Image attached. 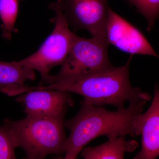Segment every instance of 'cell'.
Returning a JSON list of instances; mask_svg holds the SVG:
<instances>
[{
	"mask_svg": "<svg viewBox=\"0 0 159 159\" xmlns=\"http://www.w3.org/2000/svg\"><path fill=\"white\" fill-rule=\"evenodd\" d=\"M146 102L129 104L125 108L111 111L82 101L77 115L65 122V126L70 131L65 146V157L77 159L86 145L102 136L108 138L139 136V119Z\"/></svg>",
	"mask_w": 159,
	"mask_h": 159,
	"instance_id": "6da1fadb",
	"label": "cell"
},
{
	"mask_svg": "<svg viewBox=\"0 0 159 159\" xmlns=\"http://www.w3.org/2000/svg\"><path fill=\"white\" fill-rule=\"evenodd\" d=\"M133 55L124 66L115 67L77 78L64 80L47 85L31 87L34 90H54L78 94L83 101L91 105H111L117 109L129 104L148 102L152 99L148 93L134 87L129 80V66Z\"/></svg>",
	"mask_w": 159,
	"mask_h": 159,
	"instance_id": "7a4b0ae2",
	"label": "cell"
},
{
	"mask_svg": "<svg viewBox=\"0 0 159 159\" xmlns=\"http://www.w3.org/2000/svg\"><path fill=\"white\" fill-rule=\"evenodd\" d=\"M64 118L27 116L19 120L5 119L3 125L17 148L25 151V159H46L49 155L64 153L67 139Z\"/></svg>",
	"mask_w": 159,
	"mask_h": 159,
	"instance_id": "3957f363",
	"label": "cell"
},
{
	"mask_svg": "<svg viewBox=\"0 0 159 159\" xmlns=\"http://www.w3.org/2000/svg\"><path fill=\"white\" fill-rule=\"evenodd\" d=\"M50 8L56 14L53 31L35 53L18 61L24 66L39 73L41 80L39 86L46 84L51 69L64 62L77 35L69 28L58 2L51 3Z\"/></svg>",
	"mask_w": 159,
	"mask_h": 159,
	"instance_id": "277c9868",
	"label": "cell"
},
{
	"mask_svg": "<svg viewBox=\"0 0 159 159\" xmlns=\"http://www.w3.org/2000/svg\"><path fill=\"white\" fill-rule=\"evenodd\" d=\"M109 45L106 33L89 39L77 35L59 72L51 75L47 84L87 76L112 66L109 58Z\"/></svg>",
	"mask_w": 159,
	"mask_h": 159,
	"instance_id": "5b68a950",
	"label": "cell"
},
{
	"mask_svg": "<svg viewBox=\"0 0 159 159\" xmlns=\"http://www.w3.org/2000/svg\"><path fill=\"white\" fill-rule=\"evenodd\" d=\"M75 31L85 30L92 37L106 33L108 0H57Z\"/></svg>",
	"mask_w": 159,
	"mask_h": 159,
	"instance_id": "8992f818",
	"label": "cell"
},
{
	"mask_svg": "<svg viewBox=\"0 0 159 159\" xmlns=\"http://www.w3.org/2000/svg\"><path fill=\"white\" fill-rule=\"evenodd\" d=\"M106 33L109 44L125 53L159 57L142 31L109 8Z\"/></svg>",
	"mask_w": 159,
	"mask_h": 159,
	"instance_id": "52a82bcc",
	"label": "cell"
},
{
	"mask_svg": "<svg viewBox=\"0 0 159 159\" xmlns=\"http://www.w3.org/2000/svg\"><path fill=\"white\" fill-rule=\"evenodd\" d=\"M16 100L24 106L26 116L45 118L65 116L74 103L70 93L54 90L27 91Z\"/></svg>",
	"mask_w": 159,
	"mask_h": 159,
	"instance_id": "ba28073f",
	"label": "cell"
},
{
	"mask_svg": "<svg viewBox=\"0 0 159 159\" xmlns=\"http://www.w3.org/2000/svg\"><path fill=\"white\" fill-rule=\"evenodd\" d=\"M141 150L133 159H156L159 155V91L157 85L149 107L139 119Z\"/></svg>",
	"mask_w": 159,
	"mask_h": 159,
	"instance_id": "9c48e42d",
	"label": "cell"
},
{
	"mask_svg": "<svg viewBox=\"0 0 159 159\" xmlns=\"http://www.w3.org/2000/svg\"><path fill=\"white\" fill-rule=\"evenodd\" d=\"M35 79L34 71L18 61H0V92L9 96H18L25 83Z\"/></svg>",
	"mask_w": 159,
	"mask_h": 159,
	"instance_id": "30bf717a",
	"label": "cell"
},
{
	"mask_svg": "<svg viewBox=\"0 0 159 159\" xmlns=\"http://www.w3.org/2000/svg\"><path fill=\"white\" fill-rule=\"evenodd\" d=\"M133 139L113 137L103 144L95 147H85L81 151L82 159H125L126 152H133L139 147Z\"/></svg>",
	"mask_w": 159,
	"mask_h": 159,
	"instance_id": "8fae6325",
	"label": "cell"
},
{
	"mask_svg": "<svg viewBox=\"0 0 159 159\" xmlns=\"http://www.w3.org/2000/svg\"><path fill=\"white\" fill-rule=\"evenodd\" d=\"M19 12L18 0H0V18L2 20V36L11 39V34L16 32V22Z\"/></svg>",
	"mask_w": 159,
	"mask_h": 159,
	"instance_id": "7c38bea8",
	"label": "cell"
},
{
	"mask_svg": "<svg viewBox=\"0 0 159 159\" xmlns=\"http://www.w3.org/2000/svg\"><path fill=\"white\" fill-rule=\"evenodd\" d=\"M134 5L146 19L147 31H151L158 18L159 0H137Z\"/></svg>",
	"mask_w": 159,
	"mask_h": 159,
	"instance_id": "4fadbf2b",
	"label": "cell"
},
{
	"mask_svg": "<svg viewBox=\"0 0 159 159\" xmlns=\"http://www.w3.org/2000/svg\"><path fill=\"white\" fill-rule=\"evenodd\" d=\"M15 142L4 125H0V159H17Z\"/></svg>",
	"mask_w": 159,
	"mask_h": 159,
	"instance_id": "5bb4252c",
	"label": "cell"
},
{
	"mask_svg": "<svg viewBox=\"0 0 159 159\" xmlns=\"http://www.w3.org/2000/svg\"><path fill=\"white\" fill-rule=\"evenodd\" d=\"M130 2L132 3V4H135V3L137 1V0H128Z\"/></svg>",
	"mask_w": 159,
	"mask_h": 159,
	"instance_id": "9a60e30c",
	"label": "cell"
},
{
	"mask_svg": "<svg viewBox=\"0 0 159 159\" xmlns=\"http://www.w3.org/2000/svg\"><path fill=\"white\" fill-rule=\"evenodd\" d=\"M56 159H70V158H66L64 157V158H57Z\"/></svg>",
	"mask_w": 159,
	"mask_h": 159,
	"instance_id": "2e32d148",
	"label": "cell"
}]
</instances>
